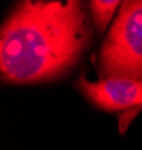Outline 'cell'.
<instances>
[{"label":"cell","mask_w":142,"mask_h":150,"mask_svg":"<svg viewBox=\"0 0 142 150\" xmlns=\"http://www.w3.org/2000/svg\"><path fill=\"white\" fill-rule=\"evenodd\" d=\"M88 39L81 2H22L2 27L3 80L37 83L58 78L78 62Z\"/></svg>","instance_id":"obj_1"},{"label":"cell","mask_w":142,"mask_h":150,"mask_svg":"<svg viewBox=\"0 0 142 150\" xmlns=\"http://www.w3.org/2000/svg\"><path fill=\"white\" fill-rule=\"evenodd\" d=\"M99 69L103 78L142 80V0L121 3L99 50Z\"/></svg>","instance_id":"obj_2"},{"label":"cell","mask_w":142,"mask_h":150,"mask_svg":"<svg viewBox=\"0 0 142 150\" xmlns=\"http://www.w3.org/2000/svg\"><path fill=\"white\" fill-rule=\"evenodd\" d=\"M78 86L96 107L109 112L138 110L142 107V80L109 77L99 81H88L82 77Z\"/></svg>","instance_id":"obj_3"},{"label":"cell","mask_w":142,"mask_h":150,"mask_svg":"<svg viewBox=\"0 0 142 150\" xmlns=\"http://www.w3.org/2000/svg\"><path fill=\"white\" fill-rule=\"evenodd\" d=\"M118 5H121V3L120 2H99V0H94V2L90 3V9H91V14H93V21L96 24V27L99 29V32H103L106 29V26L112 20Z\"/></svg>","instance_id":"obj_4"}]
</instances>
